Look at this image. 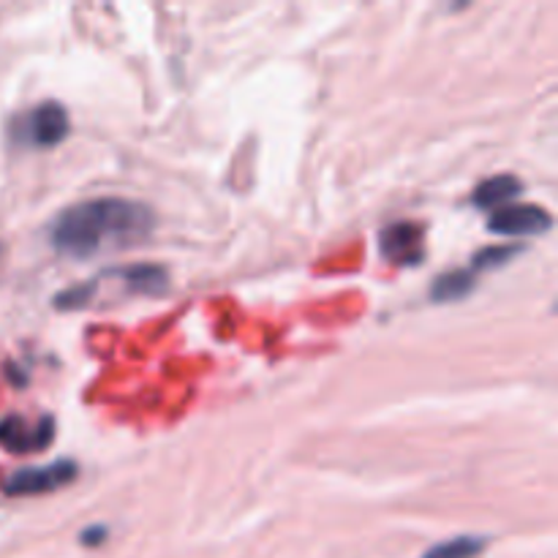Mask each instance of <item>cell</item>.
<instances>
[{
  "label": "cell",
  "instance_id": "1",
  "mask_svg": "<svg viewBox=\"0 0 558 558\" xmlns=\"http://www.w3.org/2000/svg\"><path fill=\"white\" fill-rule=\"evenodd\" d=\"M156 229V213L120 196H98L65 207L49 227V245L69 259H90L145 243Z\"/></svg>",
  "mask_w": 558,
  "mask_h": 558
},
{
  "label": "cell",
  "instance_id": "2",
  "mask_svg": "<svg viewBox=\"0 0 558 558\" xmlns=\"http://www.w3.org/2000/svg\"><path fill=\"white\" fill-rule=\"evenodd\" d=\"M80 474V466L69 458H60V461L47 463V466H31L20 469L11 477H5L3 494L5 496H44L52 494V490L65 488L71 485Z\"/></svg>",
  "mask_w": 558,
  "mask_h": 558
},
{
  "label": "cell",
  "instance_id": "3",
  "mask_svg": "<svg viewBox=\"0 0 558 558\" xmlns=\"http://www.w3.org/2000/svg\"><path fill=\"white\" fill-rule=\"evenodd\" d=\"M71 120L63 104L44 101L33 107L16 125V136L31 147H54L69 136Z\"/></svg>",
  "mask_w": 558,
  "mask_h": 558
},
{
  "label": "cell",
  "instance_id": "4",
  "mask_svg": "<svg viewBox=\"0 0 558 558\" xmlns=\"http://www.w3.org/2000/svg\"><path fill=\"white\" fill-rule=\"evenodd\" d=\"M54 439V420L41 417L36 423H27L20 414H9L0 420V447L14 456H31L44 452Z\"/></svg>",
  "mask_w": 558,
  "mask_h": 558
},
{
  "label": "cell",
  "instance_id": "5",
  "mask_svg": "<svg viewBox=\"0 0 558 558\" xmlns=\"http://www.w3.org/2000/svg\"><path fill=\"white\" fill-rule=\"evenodd\" d=\"M554 216L539 205H507L501 210H494L488 229L505 238H539L550 232Z\"/></svg>",
  "mask_w": 558,
  "mask_h": 558
},
{
  "label": "cell",
  "instance_id": "6",
  "mask_svg": "<svg viewBox=\"0 0 558 558\" xmlns=\"http://www.w3.org/2000/svg\"><path fill=\"white\" fill-rule=\"evenodd\" d=\"M381 256L390 265L417 267L425 259V232L414 221H398L381 232Z\"/></svg>",
  "mask_w": 558,
  "mask_h": 558
},
{
  "label": "cell",
  "instance_id": "7",
  "mask_svg": "<svg viewBox=\"0 0 558 558\" xmlns=\"http://www.w3.org/2000/svg\"><path fill=\"white\" fill-rule=\"evenodd\" d=\"M523 194V183L515 174H496V178L483 180L477 185V191L472 194V202L483 210H501V207L510 205L512 199Z\"/></svg>",
  "mask_w": 558,
  "mask_h": 558
},
{
  "label": "cell",
  "instance_id": "8",
  "mask_svg": "<svg viewBox=\"0 0 558 558\" xmlns=\"http://www.w3.org/2000/svg\"><path fill=\"white\" fill-rule=\"evenodd\" d=\"M114 278L125 283L129 292L136 294H161L167 292V270L158 265H134L123 270H112Z\"/></svg>",
  "mask_w": 558,
  "mask_h": 558
},
{
  "label": "cell",
  "instance_id": "9",
  "mask_svg": "<svg viewBox=\"0 0 558 558\" xmlns=\"http://www.w3.org/2000/svg\"><path fill=\"white\" fill-rule=\"evenodd\" d=\"M474 292V272L472 270H450L439 276L430 289V298L436 303H458Z\"/></svg>",
  "mask_w": 558,
  "mask_h": 558
},
{
  "label": "cell",
  "instance_id": "10",
  "mask_svg": "<svg viewBox=\"0 0 558 558\" xmlns=\"http://www.w3.org/2000/svg\"><path fill=\"white\" fill-rule=\"evenodd\" d=\"M488 548V537H474V534H463V537L445 539V543L434 545L425 550L420 558H477Z\"/></svg>",
  "mask_w": 558,
  "mask_h": 558
},
{
  "label": "cell",
  "instance_id": "11",
  "mask_svg": "<svg viewBox=\"0 0 558 558\" xmlns=\"http://www.w3.org/2000/svg\"><path fill=\"white\" fill-rule=\"evenodd\" d=\"M518 254L515 245H496V248L480 251L477 259H474V270H490V267H501Z\"/></svg>",
  "mask_w": 558,
  "mask_h": 558
},
{
  "label": "cell",
  "instance_id": "12",
  "mask_svg": "<svg viewBox=\"0 0 558 558\" xmlns=\"http://www.w3.org/2000/svg\"><path fill=\"white\" fill-rule=\"evenodd\" d=\"M104 537H107V532H104L101 526H93V529H87L85 534H82V543H85V545H90V548H93V545H98V543H101Z\"/></svg>",
  "mask_w": 558,
  "mask_h": 558
}]
</instances>
